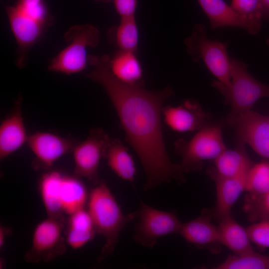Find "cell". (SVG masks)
I'll return each instance as SVG.
<instances>
[{
  "instance_id": "obj_31",
  "label": "cell",
  "mask_w": 269,
  "mask_h": 269,
  "mask_svg": "<svg viewBox=\"0 0 269 269\" xmlns=\"http://www.w3.org/2000/svg\"><path fill=\"white\" fill-rule=\"evenodd\" d=\"M112 1L121 18L135 16L137 0H113Z\"/></svg>"
},
{
  "instance_id": "obj_14",
  "label": "cell",
  "mask_w": 269,
  "mask_h": 269,
  "mask_svg": "<svg viewBox=\"0 0 269 269\" xmlns=\"http://www.w3.org/2000/svg\"><path fill=\"white\" fill-rule=\"evenodd\" d=\"M208 172L215 183L216 190V204L212 215L219 222L231 215L233 206L245 191L247 172L236 177H223L218 175L213 167H210Z\"/></svg>"
},
{
  "instance_id": "obj_3",
  "label": "cell",
  "mask_w": 269,
  "mask_h": 269,
  "mask_svg": "<svg viewBox=\"0 0 269 269\" xmlns=\"http://www.w3.org/2000/svg\"><path fill=\"white\" fill-rule=\"evenodd\" d=\"M247 65L235 58L231 59V82L226 85L219 81L212 83L213 87L224 96L225 103L231 106L226 122L233 127L237 119L251 110L260 99L269 97V85L254 78L249 72Z\"/></svg>"
},
{
  "instance_id": "obj_15",
  "label": "cell",
  "mask_w": 269,
  "mask_h": 269,
  "mask_svg": "<svg viewBox=\"0 0 269 269\" xmlns=\"http://www.w3.org/2000/svg\"><path fill=\"white\" fill-rule=\"evenodd\" d=\"M21 107L17 100L14 107L0 125V159L3 160L25 143L28 138Z\"/></svg>"
},
{
  "instance_id": "obj_10",
  "label": "cell",
  "mask_w": 269,
  "mask_h": 269,
  "mask_svg": "<svg viewBox=\"0 0 269 269\" xmlns=\"http://www.w3.org/2000/svg\"><path fill=\"white\" fill-rule=\"evenodd\" d=\"M10 27L17 44L16 65L22 68L26 65L31 47L39 40L46 25L30 17L14 6H5Z\"/></svg>"
},
{
  "instance_id": "obj_19",
  "label": "cell",
  "mask_w": 269,
  "mask_h": 269,
  "mask_svg": "<svg viewBox=\"0 0 269 269\" xmlns=\"http://www.w3.org/2000/svg\"><path fill=\"white\" fill-rule=\"evenodd\" d=\"M63 174L58 171L44 173L39 182V190L47 217L65 218L61 198V184Z\"/></svg>"
},
{
  "instance_id": "obj_35",
  "label": "cell",
  "mask_w": 269,
  "mask_h": 269,
  "mask_svg": "<svg viewBox=\"0 0 269 269\" xmlns=\"http://www.w3.org/2000/svg\"><path fill=\"white\" fill-rule=\"evenodd\" d=\"M97 1H102L104 2H111L113 1V0H95Z\"/></svg>"
},
{
  "instance_id": "obj_34",
  "label": "cell",
  "mask_w": 269,
  "mask_h": 269,
  "mask_svg": "<svg viewBox=\"0 0 269 269\" xmlns=\"http://www.w3.org/2000/svg\"><path fill=\"white\" fill-rule=\"evenodd\" d=\"M263 19L269 20V0H260Z\"/></svg>"
},
{
  "instance_id": "obj_1",
  "label": "cell",
  "mask_w": 269,
  "mask_h": 269,
  "mask_svg": "<svg viewBox=\"0 0 269 269\" xmlns=\"http://www.w3.org/2000/svg\"><path fill=\"white\" fill-rule=\"evenodd\" d=\"M92 70L87 74L104 89L113 104L132 146L144 169V191L163 183L186 181L179 164L173 163L167 153L161 126L164 102L173 94L170 86L153 91L143 85H131L118 80L109 67L110 56L89 55Z\"/></svg>"
},
{
  "instance_id": "obj_17",
  "label": "cell",
  "mask_w": 269,
  "mask_h": 269,
  "mask_svg": "<svg viewBox=\"0 0 269 269\" xmlns=\"http://www.w3.org/2000/svg\"><path fill=\"white\" fill-rule=\"evenodd\" d=\"M178 234L187 242L198 247L208 248L215 253L214 247L218 250L221 244L218 227L206 215L182 223Z\"/></svg>"
},
{
  "instance_id": "obj_18",
  "label": "cell",
  "mask_w": 269,
  "mask_h": 269,
  "mask_svg": "<svg viewBox=\"0 0 269 269\" xmlns=\"http://www.w3.org/2000/svg\"><path fill=\"white\" fill-rule=\"evenodd\" d=\"M109 67L119 81L131 85H143V69L135 52L118 50L110 57Z\"/></svg>"
},
{
  "instance_id": "obj_6",
  "label": "cell",
  "mask_w": 269,
  "mask_h": 269,
  "mask_svg": "<svg viewBox=\"0 0 269 269\" xmlns=\"http://www.w3.org/2000/svg\"><path fill=\"white\" fill-rule=\"evenodd\" d=\"M226 148L218 125L205 124L189 140L178 139L175 143L183 172L200 170L204 161L214 160Z\"/></svg>"
},
{
  "instance_id": "obj_16",
  "label": "cell",
  "mask_w": 269,
  "mask_h": 269,
  "mask_svg": "<svg viewBox=\"0 0 269 269\" xmlns=\"http://www.w3.org/2000/svg\"><path fill=\"white\" fill-rule=\"evenodd\" d=\"M162 115L165 123L178 132L198 130L206 124V114L197 102L190 100L178 106H164Z\"/></svg>"
},
{
  "instance_id": "obj_20",
  "label": "cell",
  "mask_w": 269,
  "mask_h": 269,
  "mask_svg": "<svg viewBox=\"0 0 269 269\" xmlns=\"http://www.w3.org/2000/svg\"><path fill=\"white\" fill-rule=\"evenodd\" d=\"M215 171L223 177H232L246 174L254 163L245 145L238 144L235 149L226 148L214 160Z\"/></svg>"
},
{
  "instance_id": "obj_26",
  "label": "cell",
  "mask_w": 269,
  "mask_h": 269,
  "mask_svg": "<svg viewBox=\"0 0 269 269\" xmlns=\"http://www.w3.org/2000/svg\"><path fill=\"white\" fill-rule=\"evenodd\" d=\"M215 269H269V255L255 252L254 250L239 255H229Z\"/></svg>"
},
{
  "instance_id": "obj_13",
  "label": "cell",
  "mask_w": 269,
  "mask_h": 269,
  "mask_svg": "<svg viewBox=\"0 0 269 269\" xmlns=\"http://www.w3.org/2000/svg\"><path fill=\"white\" fill-rule=\"evenodd\" d=\"M197 0L208 17L212 30L225 26L238 27L255 35L262 27V19L238 14L224 0Z\"/></svg>"
},
{
  "instance_id": "obj_21",
  "label": "cell",
  "mask_w": 269,
  "mask_h": 269,
  "mask_svg": "<svg viewBox=\"0 0 269 269\" xmlns=\"http://www.w3.org/2000/svg\"><path fill=\"white\" fill-rule=\"evenodd\" d=\"M220 241L235 255H242L253 250L246 228L241 226L231 216L219 221Z\"/></svg>"
},
{
  "instance_id": "obj_32",
  "label": "cell",
  "mask_w": 269,
  "mask_h": 269,
  "mask_svg": "<svg viewBox=\"0 0 269 269\" xmlns=\"http://www.w3.org/2000/svg\"><path fill=\"white\" fill-rule=\"evenodd\" d=\"M10 227L0 224V248H2L5 243L6 239L12 233Z\"/></svg>"
},
{
  "instance_id": "obj_4",
  "label": "cell",
  "mask_w": 269,
  "mask_h": 269,
  "mask_svg": "<svg viewBox=\"0 0 269 269\" xmlns=\"http://www.w3.org/2000/svg\"><path fill=\"white\" fill-rule=\"evenodd\" d=\"M64 39L67 46L50 60L48 70L67 75L84 70L88 64L87 48L99 45V30L90 24L72 26L65 32Z\"/></svg>"
},
{
  "instance_id": "obj_28",
  "label": "cell",
  "mask_w": 269,
  "mask_h": 269,
  "mask_svg": "<svg viewBox=\"0 0 269 269\" xmlns=\"http://www.w3.org/2000/svg\"><path fill=\"white\" fill-rule=\"evenodd\" d=\"M246 228L251 243L262 249L269 248V218L253 222Z\"/></svg>"
},
{
  "instance_id": "obj_7",
  "label": "cell",
  "mask_w": 269,
  "mask_h": 269,
  "mask_svg": "<svg viewBox=\"0 0 269 269\" xmlns=\"http://www.w3.org/2000/svg\"><path fill=\"white\" fill-rule=\"evenodd\" d=\"M65 223V218L48 217L38 223L24 260L29 263L49 262L63 255L68 246L63 236Z\"/></svg>"
},
{
  "instance_id": "obj_23",
  "label": "cell",
  "mask_w": 269,
  "mask_h": 269,
  "mask_svg": "<svg viewBox=\"0 0 269 269\" xmlns=\"http://www.w3.org/2000/svg\"><path fill=\"white\" fill-rule=\"evenodd\" d=\"M89 194L80 178L75 175L63 174L61 184L60 198L65 214L70 215L75 211L85 208Z\"/></svg>"
},
{
  "instance_id": "obj_27",
  "label": "cell",
  "mask_w": 269,
  "mask_h": 269,
  "mask_svg": "<svg viewBox=\"0 0 269 269\" xmlns=\"http://www.w3.org/2000/svg\"><path fill=\"white\" fill-rule=\"evenodd\" d=\"M244 210L252 223L269 218V191L257 196L246 195Z\"/></svg>"
},
{
  "instance_id": "obj_11",
  "label": "cell",
  "mask_w": 269,
  "mask_h": 269,
  "mask_svg": "<svg viewBox=\"0 0 269 269\" xmlns=\"http://www.w3.org/2000/svg\"><path fill=\"white\" fill-rule=\"evenodd\" d=\"M73 139L49 132H37L28 136L26 143L34 155L32 166L48 170L58 159L72 151Z\"/></svg>"
},
{
  "instance_id": "obj_33",
  "label": "cell",
  "mask_w": 269,
  "mask_h": 269,
  "mask_svg": "<svg viewBox=\"0 0 269 269\" xmlns=\"http://www.w3.org/2000/svg\"><path fill=\"white\" fill-rule=\"evenodd\" d=\"M43 2V0H17L15 5L21 8H26L38 5Z\"/></svg>"
},
{
  "instance_id": "obj_36",
  "label": "cell",
  "mask_w": 269,
  "mask_h": 269,
  "mask_svg": "<svg viewBox=\"0 0 269 269\" xmlns=\"http://www.w3.org/2000/svg\"><path fill=\"white\" fill-rule=\"evenodd\" d=\"M266 43H267V45L269 46V38H268V39H267Z\"/></svg>"
},
{
  "instance_id": "obj_22",
  "label": "cell",
  "mask_w": 269,
  "mask_h": 269,
  "mask_svg": "<svg viewBox=\"0 0 269 269\" xmlns=\"http://www.w3.org/2000/svg\"><path fill=\"white\" fill-rule=\"evenodd\" d=\"M108 166L120 178L133 182L136 174L134 162L127 148L117 138H111L104 156Z\"/></svg>"
},
{
  "instance_id": "obj_8",
  "label": "cell",
  "mask_w": 269,
  "mask_h": 269,
  "mask_svg": "<svg viewBox=\"0 0 269 269\" xmlns=\"http://www.w3.org/2000/svg\"><path fill=\"white\" fill-rule=\"evenodd\" d=\"M137 212L139 221L135 226L133 238L135 242L152 248L160 238L178 233L182 223L174 212L156 209L141 200Z\"/></svg>"
},
{
  "instance_id": "obj_25",
  "label": "cell",
  "mask_w": 269,
  "mask_h": 269,
  "mask_svg": "<svg viewBox=\"0 0 269 269\" xmlns=\"http://www.w3.org/2000/svg\"><path fill=\"white\" fill-rule=\"evenodd\" d=\"M245 191L251 196L261 195L269 191V161L265 160L252 164L247 173Z\"/></svg>"
},
{
  "instance_id": "obj_30",
  "label": "cell",
  "mask_w": 269,
  "mask_h": 269,
  "mask_svg": "<svg viewBox=\"0 0 269 269\" xmlns=\"http://www.w3.org/2000/svg\"><path fill=\"white\" fill-rule=\"evenodd\" d=\"M96 234L94 230H80L67 228L65 240L70 247L78 249L93 239Z\"/></svg>"
},
{
  "instance_id": "obj_24",
  "label": "cell",
  "mask_w": 269,
  "mask_h": 269,
  "mask_svg": "<svg viewBox=\"0 0 269 269\" xmlns=\"http://www.w3.org/2000/svg\"><path fill=\"white\" fill-rule=\"evenodd\" d=\"M109 41L118 50L136 53L139 43V31L135 17L121 18L119 24L109 30Z\"/></svg>"
},
{
  "instance_id": "obj_2",
  "label": "cell",
  "mask_w": 269,
  "mask_h": 269,
  "mask_svg": "<svg viewBox=\"0 0 269 269\" xmlns=\"http://www.w3.org/2000/svg\"><path fill=\"white\" fill-rule=\"evenodd\" d=\"M89 194L87 210L97 234L105 240L98 261L112 255L123 228L137 217V212L125 214L105 181H99Z\"/></svg>"
},
{
  "instance_id": "obj_9",
  "label": "cell",
  "mask_w": 269,
  "mask_h": 269,
  "mask_svg": "<svg viewBox=\"0 0 269 269\" xmlns=\"http://www.w3.org/2000/svg\"><path fill=\"white\" fill-rule=\"evenodd\" d=\"M111 137L101 128L90 130L85 139L78 142L72 152L74 162V175L99 181L98 168L101 158L104 156Z\"/></svg>"
},
{
  "instance_id": "obj_5",
  "label": "cell",
  "mask_w": 269,
  "mask_h": 269,
  "mask_svg": "<svg viewBox=\"0 0 269 269\" xmlns=\"http://www.w3.org/2000/svg\"><path fill=\"white\" fill-rule=\"evenodd\" d=\"M186 50L195 62L202 59L208 70L218 81L226 85L231 82V59L227 44L207 38L204 25L195 24L190 35L184 40Z\"/></svg>"
},
{
  "instance_id": "obj_12",
  "label": "cell",
  "mask_w": 269,
  "mask_h": 269,
  "mask_svg": "<svg viewBox=\"0 0 269 269\" xmlns=\"http://www.w3.org/2000/svg\"><path fill=\"white\" fill-rule=\"evenodd\" d=\"M238 144H249L259 155L269 160V117L252 110L240 116L233 126Z\"/></svg>"
},
{
  "instance_id": "obj_29",
  "label": "cell",
  "mask_w": 269,
  "mask_h": 269,
  "mask_svg": "<svg viewBox=\"0 0 269 269\" xmlns=\"http://www.w3.org/2000/svg\"><path fill=\"white\" fill-rule=\"evenodd\" d=\"M230 6L240 15L263 20L260 0H231Z\"/></svg>"
}]
</instances>
